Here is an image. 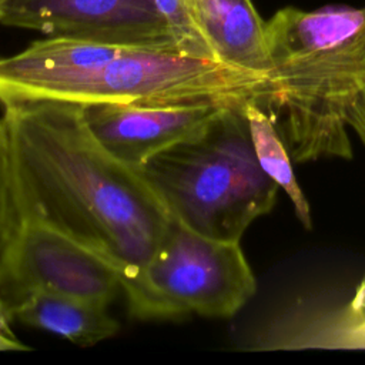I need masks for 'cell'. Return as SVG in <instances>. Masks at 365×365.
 Masks as SVG:
<instances>
[{
  "label": "cell",
  "instance_id": "obj_11",
  "mask_svg": "<svg viewBox=\"0 0 365 365\" xmlns=\"http://www.w3.org/2000/svg\"><path fill=\"white\" fill-rule=\"evenodd\" d=\"M251 143L255 157L264 173L278 184L292 201L297 218L307 228H312L311 207L304 195L291 165V155L285 147L271 114L259 104L251 101L244 106Z\"/></svg>",
  "mask_w": 365,
  "mask_h": 365
},
{
  "label": "cell",
  "instance_id": "obj_9",
  "mask_svg": "<svg viewBox=\"0 0 365 365\" xmlns=\"http://www.w3.org/2000/svg\"><path fill=\"white\" fill-rule=\"evenodd\" d=\"M190 6L217 61L268 78L265 21L251 0H190Z\"/></svg>",
  "mask_w": 365,
  "mask_h": 365
},
{
  "label": "cell",
  "instance_id": "obj_4",
  "mask_svg": "<svg viewBox=\"0 0 365 365\" xmlns=\"http://www.w3.org/2000/svg\"><path fill=\"white\" fill-rule=\"evenodd\" d=\"M138 171L175 221L222 241H240L279 190L258 164L244 106L220 108Z\"/></svg>",
  "mask_w": 365,
  "mask_h": 365
},
{
  "label": "cell",
  "instance_id": "obj_1",
  "mask_svg": "<svg viewBox=\"0 0 365 365\" xmlns=\"http://www.w3.org/2000/svg\"><path fill=\"white\" fill-rule=\"evenodd\" d=\"M1 107L17 222H38L80 242L115 269L127 291L173 221L158 195L138 168L100 144L81 104Z\"/></svg>",
  "mask_w": 365,
  "mask_h": 365
},
{
  "label": "cell",
  "instance_id": "obj_5",
  "mask_svg": "<svg viewBox=\"0 0 365 365\" xmlns=\"http://www.w3.org/2000/svg\"><path fill=\"white\" fill-rule=\"evenodd\" d=\"M130 314L143 321H177L197 314L235 315L257 292L240 241L202 235L173 218L138 279L124 291Z\"/></svg>",
  "mask_w": 365,
  "mask_h": 365
},
{
  "label": "cell",
  "instance_id": "obj_6",
  "mask_svg": "<svg viewBox=\"0 0 365 365\" xmlns=\"http://www.w3.org/2000/svg\"><path fill=\"white\" fill-rule=\"evenodd\" d=\"M121 289L115 269L60 231L16 224L0 252V299L9 315L27 297L56 292L108 305Z\"/></svg>",
  "mask_w": 365,
  "mask_h": 365
},
{
  "label": "cell",
  "instance_id": "obj_16",
  "mask_svg": "<svg viewBox=\"0 0 365 365\" xmlns=\"http://www.w3.org/2000/svg\"><path fill=\"white\" fill-rule=\"evenodd\" d=\"M9 0H0V13H1V10H3V7H4V4L7 3Z\"/></svg>",
  "mask_w": 365,
  "mask_h": 365
},
{
  "label": "cell",
  "instance_id": "obj_10",
  "mask_svg": "<svg viewBox=\"0 0 365 365\" xmlns=\"http://www.w3.org/2000/svg\"><path fill=\"white\" fill-rule=\"evenodd\" d=\"M108 305L56 292H37L11 311V319L43 329L81 346L94 345L118 332L120 324L108 314Z\"/></svg>",
  "mask_w": 365,
  "mask_h": 365
},
{
  "label": "cell",
  "instance_id": "obj_13",
  "mask_svg": "<svg viewBox=\"0 0 365 365\" xmlns=\"http://www.w3.org/2000/svg\"><path fill=\"white\" fill-rule=\"evenodd\" d=\"M325 341L331 346L365 348V277L352 298L329 318Z\"/></svg>",
  "mask_w": 365,
  "mask_h": 365
},
{
  "label": "cell",
  "instance_id": "obj_15",
  "mask_svg": "<svg viewBox=\"0 0 365 365\" xmlns=\"http://www.w3.org/2000/svg\"><path fill=\"white\" fill-rule=\"evenodd\" d=\"M10 321L11 317L0 299V351H27L29 346L16 336L10 327Z\"/></svg>",
  "mask_w": 365,
  "mask_h": 365
},
{
  "label": "cell",
  "instance_id": "obj_3",
  "mask_svg": "<svg viewBox=\"0 0 365 365\" xmlns=\"http://www.w3.org/2000/svg\"><path fill=\"white\" fill-rule=\"evenodd\" d=\"M271 60L264 108L302 164L352 160L365 147V7L278 10L265 21Z\"/></svg>",
  "mask_w": 365,
  "mask_h": 365
},
{
  "label": "cell",
  "instance_id": "obj_7",
  "mask_svg": "<svg viewBox=\"0 0 365 365\" xmlns=\"http://www.w3.org/2000/svg\"><path fill=\"white\" fill-rule=\"evenodd\" d=\"M0 23L47 37L177 50L155 0H9Z\"/></svg>",
  "mask_w": 365,
  "mask_h": 365
},
{
  "label": "cell",
  "instance_id": "obj_14",
  "mask_svg": "<svg viewBox=\"0 0 365 365\" xmlns=\"http://www.w3.org/2000/svg\"><path fill=\"white\" fill-rule=\"evenodd\" d=\"M17 224L11 194L10 143L6 125L0 118V252Z\"/></svg>",
  "mask_w": 365,
  "mask_h": 365
},
{
  "label": "cell",
  "instance_id": "obj_12",
  "mask_svg": "<svg viewBox=\"0 0 365 365\" xmlns=\"http://www.w3.org/2000/svg\"><path fill=\"white\" fill-rule=\"evenodd\" d=\"M155 4L180 53L215 60L208 41L194 19L190 0H155Z\"/></svg>",
  "mask_w": 365,
  "mask_h": 365
},
{
  "label": "cell",
  "instance_id": "obj_8",
  "mask_svg": "<svg viewBox=\"0 0 365 365\" xmlns=\"http://www.w3.org/2000/svg\"><path fill=\"white\" fill-rule=\"evenodd\" d=\"M220 108L121 103L81 106L84 121L100 144L134 168L201 128Z\"/></svg>",
  "mask_w": 365,
  "mask_h": 365
},
{
  "label": "cell",
  "instance_id": "obj_2",
  "mask_svg": "<svg viewBox=\"0 0 365 365\" xmlns=\"http://www.w3.org/2000/svg\"><path fill=\"white\" fill-rule=\"evenodd\" d=\"M269 80L174 48L47 37L0 57V104L265 106Z\"/></svg>",
  "mask_w": 365,
  "mask_h": 365
}]
</instances>
